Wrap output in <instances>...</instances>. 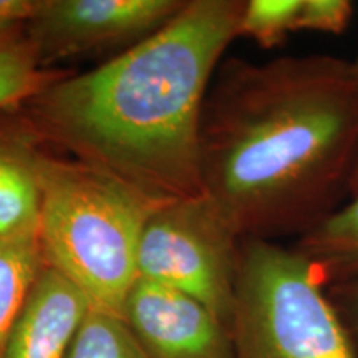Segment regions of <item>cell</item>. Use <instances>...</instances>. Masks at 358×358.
<instances>
[{
	"instance_id": "6da1fadb",
	"label": "cell",
	"mask_w": 358,
	"mask_h": 358,
	"mask_svg": "<svg viewBox=\"0 0 358 358\" xmlns=\"http://www.w3.org/2000/svg\"><path fill=\"white\" fill-rule=\"evenodd\" d=\"M358 62H221L199 131L203 194L241 239L302 237L350 198Z\"/></svg>"
},
{
	"instance_id": "7a4b0ae2",
	"label": "cell",
	"mask_w": 358,
	"mask_h": 358,
	"mask_svg": "<svg viewBox=\"0 0 358 358\" xmlns=\"http://www.w3.org/2000/svg\"><path fill=\"white\" fill-rule=\"evenodd\" d=\"M245 0H186L163 29L85 73L64 71L15 106L45 148L156 203L203 194L201 118Z\"/></svg>"
},
{
	"instance_id": "3957f363",
	"label": "cell",
	"mask_w": 358,
	"mask_h": 358,
	"mask_svg": "<svg viewBox=\"0 0 358 358\" xmlns=\"http://www.w3.org/2000/svg\"><path fill=\"white\" fill-rule=\"evenodd\" d=\"M38 243L45 266L96 310L124 315L143 231L159 203L122 179L40 146Z\"/></svg>"
},
{
	"instance_id": "277c9868",
	"label": "cell",
	"mask_w": 358,
	"mask_h": 358,
	"mask_svg": "<svg viewBox=\"0 0 358 358\" xmlns=\"http://www.w3.org/2000/svg\"><path fill=\"white\" fill-rule=\"evenodd\" d=\"M236 358H358L317 267L275 241H241Z\"/></svg>"
},
{
	"instance_id": "5b68a950",
	"label": "cell",
	"mask_w": 358,
	"mask_h": 358,
	"mask_svg": "<svg viewBox=\"0 0 358 358\" xmlns=\"http://www.w3.org/2000/svg\"><path fill=\"white\" fill-rule=\"evenodd\" d=\"M241 236L208 196L161 204L138 250V279L204 303L231 330Z\"/></svg>"
},
{
	"instance_id": "8992f818",
	"label": "cell",
	"mask_w": 358,
	"mask_h": 358,
	"mask_svg": "<svg viewBox=\"0 0 358 358\" xmlns=\"http://www.w3.org/2000/svg\"><path fill=\"white\" fill-rule=\"evenodd\" d=\"M186 0H43L25 34L42 69L129 50L171 22Z\"/></svg>"
},
{
	"instance_id": "52a82bcc",
	"label": "cell",
	"mask_w": 358,
	"mask_h": 358,
	"mask_svg": "<svg viewBox=\"0 0 358 358\" xmlns=\"http://www.w3.org/2000/svg\"><path fill=\"white\" fill-rule=\"evenodd\" d=\"M123 319L150 358H236L231 330L216 313L156 282H134Z\"/></svg>"
},
{
	"instance_id": "ba28073f",
	"label": "cell",
	"mask_w": 358,
	"mask_h": 358,
	"mask_svg": "<svg viewBox=\"0 0 358 358\" xmlns=\"http://www.w3.org/2000/svg\"><path fill=\"white\" fill-rule=\"evenodd\" d=\"M90 308L82 290L43 266L12 327L3 358H66Z\"/></svg>"
},
{
	"instance_id": "9c48e42d",
	"label": "cell",
	"mask_w": 358,
	"mask_h": 358,
	"mask_svg": "<svg viewBox=\"0 0 358 358\" xmlns=\"http://www.w3.org/2000/svg\"><path fill=\"white\" fill-rule=\"evenodd\" d=\"M40 146L13 108L0 113V239L38 236Z\"/></svg>"
},
{
	"instance_id": "30bf717a",
	"label": "cell",
	"mask_w": 358,
	"mask_h": 358,
	"mask_svg": "<svg viewBox=\"0 0 358 358\" xmlns=\"http://www.w3.org/2000/svg\"><path fill=\"white\" fill-rule=\"evenodd\" d=\"M294 248L317 267L327 287L358 275V192L299 237Z\"/></svg>"
},
{
	"instance_id": "8fae6325",
	"label": "cell",
	"mask_w": 358,
	"mask_h": 358,
	"mask_svg": "<svg viewBox=\"0 0 358 358\" xmlns=\"http://www.w3.org/2000/svg\"><path fill=\"white\" fill-rule=\"evenodd\" d=\"M43 266L38 236L0 239V358Z\"/></svg>"
},
{
	"instance_id": "7c38bea8",
	"label": "cell",
	"mask_w": 358,
	"mask_h": 358,
	"mask_svg": "<svg viewBox=\"0 0 358 358\" xmlns=\"http://www.w3.org/2000/svg\"><path fill=\"white\" fill-rule=\"evenodd\" d=\"M64 71L40 66L25 27L0 32V113L19 106Z\"/></svg>"
},
{
	"instance_id": "4fadbf2b",
	"label": "cell",
	"mask_w": 358,
	"mask_h": 358,
	"mask_svg": "<svg viewBox=\"0 0 358 358\" xmlns=\"http://www.w3.org/2000/svg\"><path fill=\"white\" fill-rule=\"evenodd\" d=\"M66 358H150L127 320L90 308Z\"/></svg>"
},
{
	"instance_id": "5bb4252c",
	"label": "cell",
	"mask_w": 358,
	"mask_h": 358,
	"mask_svg": "<svg viewBox=\"0 0 358 358\" xmlns=\"http://www.w3.org/2000/svg\"><path fill=\"white\" fill-rule=\"evenodd\" d=\"M302 0H245L237 37L252 38L262 48H274L295 32Z\"/></svg>"
},
{
	"instance_id": "9a60e30c",
	"label": "cell",
	"mask_w": 358,
	"mask_h": 358,
	"mask_svg": "<svg viewBox=\"0 0 358 358\" xmlns=\"http://www.w3.org/2000/svg\"><path fill=\"white\" fill-rule=\"evenodd\" d=\"M353 15L350 0H302L295 32L312 30L340 35L345 32Z\"/></svg>"
},
{
	"instance_id": "2e32d148",
	"label": "cell",
	"mask_w": 358,
	"mask_h": 358,
	"mask_svg": "<svg viewBox=\"0 0 358 358\" xmlns=\"http://www.w3.org/2000/svg\"><path fill=\"white\" fill-rule=\"evenodd\" d=\"M327 292L358 352V275L334 282Z\"/></svg>"
},
{
	"instance_id": "e0dca14e",
	"label": "cell",
	"mask_w": 358,
	"mask_h": 358,
	"mask_svg": "<svg viewBox=\"0 0 358 358\" xmlns=\"http://www.w3.org/2000/svg\"><path fill=\"white\" fill-rule=\"evenodd\" d=\"M43 0H0V32L22 29L37 15Z\"/></svg>"
},
{
	"instance_id": "ac0fdd59",
	"label": "cell",
	"mask_w": 358,
	"mask_h": 358,
	"mask_svg": "<svg viewBox=\"0 0 358 358\" xmlns=\"http://www.w3.org/2000/svg\"><path fill=\"white\" fill-rule=\"evenodd\" d=\"M358 62V60H357ZM358 192V161H357V166H355V173H353L352 178V187H350V196L357 194Z\"/></svg>"
}]
</instances>
